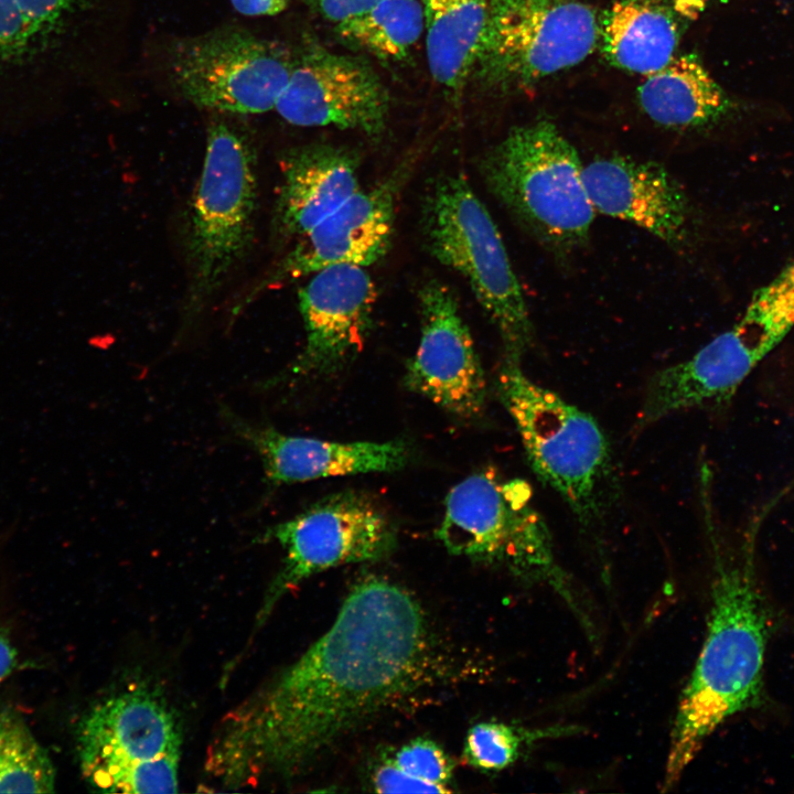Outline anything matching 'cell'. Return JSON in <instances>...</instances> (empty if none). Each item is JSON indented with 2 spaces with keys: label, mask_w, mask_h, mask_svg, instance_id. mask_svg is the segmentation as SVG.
<instances>
[{
  "label": "cell",
  "mask_w": 794,
  "mask_h": 794,
  "mask_svg": "<svg viewBox=\"0 0 794 794\" xmlns=\"http://www.w3.org/2000/svg\"><path fill=\"white\" fill-rule=\"evenodd\" d=\"M407 167L368 190H357L335 212L298 238L294 247L251 290L245 301L279 283L336 265L368 266L388 251L397 195Z\"/></svg>",
  "instance_id": "5bb4252c"
},
{
  "label": "cell",
  "mask_w": 794,
  "mask_h": 794,
  "mask_svg": "<svg viewBox=\"0 0 794 794\" xmlns=\"http://www.w3.org/2000/svg\"><path fill=\"white\" fill-rule=\"evenodd\" d=\"M425 31L420 0H382L335 24L340 41L384 62L405 61Z\"/></svg>",
  "instance_id": "cb8c5ba5"
},
{
  "label": "cell",
  "mask_w": 794,
  "mask_h": 794,
  "mask_svg": "<svg viewBox=\"0 0 794 794\" xmlns=\"http://www.w3.org/2000/svg\"><path fill=\"white\" fill-rule=\"evenodd\" d=\"M521 361L503 357L498 397L534 473L582 525H591L603 514V491L612 473L610 443L593 416L530 379Z\"/></svg>",
  "instance_id": "277c9868"
},
{
  "label": "cell",
  "mask_w": 794,
  "mask_h": 794,
  "mask_svg": "<svg viewBox=\"0 0 794 794\" xmlns=\"http://www.w3.org/2000/svg\"><path fill=\"white\" fill-rule=\"evenodd\" d=\"M794 328V259L752 294L742 316L688 360L651 378L639 412L646 426L730 397Z\"/></svg>",
  "instance_id": "ba28073f"
},
{
  "label": "cell",
  "mask_w": 794,
  "mask_h": 794,
  "mask_svg": "<svg viewBox=\"0 0 794 794\" xmlns=\"http://www.w3.org/2000/svg\"><path fill=\"white\" fill-rule=\"evenodd\" d=\"M89 1L0 0V71L42 56Z\"/></svg>",
  "instance_id": "603a6c76"
},
{
  "label": "cell",
  "mask_w": 794,
  "mask_h": 794,
  "mask_svg": "<svg viewBox=\"0 0 794 794\" xmlns=\"http://www.w3.org/2000/svg\"><path fill=\"white\" fill-rule=\"evenodd\" d=\"M491 0H420L427 61L433 81L459 99L472 79Z\"/></svg>",
  "instance_id": "7402d4cb"
},
{
  "label": "cell",
  "mask_w": 794,
  "mask_h": 794,
  "mask_svg": "<svg viewBox=\"0 0 794 794\" xmlns=\"http://www.w3.org/2000/svg\"><path fill=\"white\" fill-rule=\"evenodd\" d=\"M56 772L24 718L0 705V793H52Z\"/></svg>",
  "instance_id": "d4e9b609"
},
{
  "label": "cell",
  "mask_w": 794,
  "mask_h": 794,
  "mask_svg": "<svg viewBox=\"0 0 794 794\" xmlns=\"http://www.w3.org/2000/svg\"><path fill=\"white\" fill-rule=\"evenodd\" d=\"M290 0H230L233 8L247 17H268L282 12Z\"/></svg>",
  "instance_id": "f546056e"
},
{
  "label": "cell",
  "mask_w": 794,
  "mask_h": 794,
  "mask_svg": "<svg viewBox=\"0 0 794 794\" xmlns=\"http://www.w3.org/2000/svg\"><path fill=\"white\" fill-rule=\"evenodd\" d=\"M713 550L707 635L682 693L670 731L663 788H672L705 740L728 718L759 705L770 616L755 582L752 528L742 556L727 555L708 527Z\"/></svg>",
  "instance_id": "7a4b0ae2"
},
{
  "label": "cell",
  "mask_w": 794,
  "mask_h": 794,
  "mask_svg": "<svg viewBox=\"0 0 794 794\" xmlns=\"http://www.w3.org/2000/svg\"><path fill=\"white\" fill-rule=\"evenodd\" d=\"M182 740L165 698L142 685L97 701L76 729L82 775L107 793L178 792Z\"/></svg>",
  "instance_id": "52a82bcc"
},
{
  "label": "cell",
  "mask_w": 794,
  "mask_h": 794,
  "mask_svg": "<svg viewBox=\"0 0 794 794\" xmlns=\"http://www.w3.org/2000/svg\"><path fill=\"white\" fill-rule=\"evenodd\" d=\"M582 170L575 147L547 120L513 128L480 163L491 193L557 255L589 240L596 210Z\"/></svg>",
  "instance_id": "3957f363"
},
{
  "label": "cell",
  "mask_w": 794,
  "mask_h": 794,
  "mask_svg": "<svg viewBox=\"0 0 794 794\" xmlns=\"http://www.w3.org/2000/svg\"><path fill=\"white\" fill-rule=\"evenodd\" d=\"M423 235L431 255L460 273L497 329L504 356L532 346L534 326L500 232L460 173L437 178L423 203Z\"/></svg>",
  "instance_id": "8992f818"
},
{
  "label": "cell",
  "mask_w": 794,
  "mask_h": 794,
  "mask_svg": "<svg viewBox=\"0 0 794 794\" xmlns=\"http://www.w3.org/2000/svg\"><path fill=\"white\" fill-rule=\"evenodd\" d=\"M680 21L662 0H620L600 19L601 51L613 66L648 75L676 55Z\"/></svg>",
  "instance_id": "44dd1931"
},
{
  "label": "cell",
  "mask_w": 794,
  "mask_h": 794,
  "mask_svg": "<svg viewBox=\"0 0 794 794\" xmlns=\"http://www.w3.org/2000/svg\"><path fill=\"white\" fill-rule=\"evenodd\" d=\"M418 602L378 578L357 583L336 620L298 661L229 710L207 747L222 788L300 773L339 738L418 686L432 662Z\"/></svg>",
  "instance_id": "6da1fadb"
},
{
  "label": "cell",
  "mask_w": 794,
  "mask_h": 794,
  "mask_svg": "<svg viewBox=\"0 0 794 794\" xmlns=\"http://www.w3.org/2000/svg\"><path fill=\"white\" fill-rule=\"evenodd\" d=\"M233 433L259 455L269 486L314 479L391 472L407 462L403 442H335L290 436L222 411Z\"/></svg>",
  "instance_id": "ac0fdd59"
},
{
  "label": "cell",
  "mask_w": 794,
  "mask_h": 794,
  "mask_svg": "<svg viewBox=\"0 0 794 794\" xmlns=\"http://www.w3.org/2000/svg\"><path fill=\"white\" fill-rule=\"evenodd\" d=\"M389 108L388 90L365 60L311 42L293 56L288 83L275 107L294 126H333L371 138L385 131Z\"/></svg>",
  "instance_id": "4fadbf2b"
},
{
  "label": "cell",
  "mask_w": 794,
  "mask_h": 794,
  "mask_svg": "<svg viewBox=\"0 0 794 794\" xmlns=\"http://www.w3.org/2000/svg\"><path fill=\"white\" fill-rule=\"evenodd\" d=\"M261 538L278 543L285 557L256 614L255 631L307 578L331 567L382 559L396 545L388 516L368 496L355 492L328 496L268 528Z\"/></svg>",
  "instance_id": "7c38bea8"
},
{
  "label": "cell",
  "mask_w": 794,
  "mask_h": 794,
  "mask_svg": "<svg viewBox=\"0 0 794 794\" xmlns=\"http://www.w3.org/2000/svg\"><path fill=\"white\" fill-rule=\"evenodd\" d=\"M382 0H308L323 19L334 24L354 18Z\"/></svg>",
  "instance_id": "f1b7e54d"
},
{
  "label": "cell",
  "mask_w": 794,
  "mask_h": 794,
  "mask_svg": "<svg viewBox=\"0 0 794 794\" xmlns=\"http://www.w3.org/2000/svg\"><path fill=\"white\" fill-rule=\"evenodd\" d=\"M641 108L655 124L699 131L728 118L734 104L694 54L675 56L645 75L637 87Z\"/></svg>",
  "instance_id": "ffe728a7"
},
{
  "label": "cell",
  "mask_w": 794,
  "mask_h": 794,
  "mask_svg": "<svg viewBox=\"0 0 794 794\" xmlns=\"http://www.w3.org/2000/svg\"><path fill=\"white\" fill-rule=\"evenodd\" d=\"M582 178L596 212L631 222L674 249L688 245L691 204L663 165L622 155L601 157L583 167Z\"/></svg>",
  "instance_id": "e0dca14e"
},
{
  "label": "cell",
  "mask_w": 794,
  "mask_h": 794,
  "mask_svg": "<svg viewBox=\"0 0 794 794\" xmlns=\"http://www.w3.org/2000/svg\"><path fill=\"white\" fill-rule=\"evenodd\" d=\"M437 536L450 554L498 565L523 580L546 584L580 611L525 481L505 479L492 469L465 478L446 497Z\"/></svg>",
  "instance_id": "5b68a950"
},
{
  "label": "cell",
  "mask_w": 794,
  "mask_h": 794,
  "mask_svg": "<svg viewBox=\"0 0 794 794\" xmlns=\"http://www.w3.org/2000/svg\"><path fill=\"white\" fill-rule=\"evenodd\" d=\"M421 331L406 385L461 418L484 408L486 382L470 330L450 288L437 280L419 290Z\"/></svg>",
  "instance_id": "9a60e30c"
},
{
  "label": "cell",
  "mask_w": 794,
  "mask_h": 794,
  "mask_svg": "<svg viewBox=\"0 0 794 794\" xmlns=\"http://www.w3.org/2000/svg\"><path fill=\"white\" fill-rule=\"evenodd\" d=\"M273 210L280 238H299L335 212L357 190L358 158L344 147L313 142L286 151Z\"/></svg>",
  "instance_id": "d6986e66"
},
{
  "label": "cell",
  "mask_w": 794,
  "mask_h": 794,
  "mask_svg": "<svg viewBox=\"0 0 794 794\" xmlns=\"http://www.w3.org/2000/svg\"><path fill=\"white\" fill-rule=\"evenodd\" d=\"M255 152L223 120L207 128L202 173L186 233L187 309L205 305L246 256L254 239L257 198Z\"/></svg>",
  "instance_id": "9c48e42d"
},
{
  "label": "cell",
  "mask_w": 794,
  "mask_h": 794,
  "mask_svg": "<svg viewBox=\"0 0 794 794\" xmlns=\"http://www.w3.org/2000/svg\"><path fill=\"white\" fill-rule=\"evenodd\" d=\"M372 785L379 793H448V787L428 783L405 772L389 758L375 768Z\"/></svg>",
  "instance_id": "83f0119b"
},
{
  "label": "cell",
  "mask_w": 794,
  "mask_h": 794,
  "mask_svg": "<svg viewBox=\"0 0 794 794\" xmlns=\"http://www.w3.org/2000/svg\"><path fill=\"white\" fill-rule=\"evenodd\" d=\"M600 20L579 0H491L472 79L522 89L576 66L596 49Z\"/></svg>",
  "instance_id": "30bf717a"
},
{
  "label": "cell",
  "mask_w": 794,
  "mask_h": 794,
  "mask_svg": "<svg viewBox=\"0 0 794 794\" xmlns=\"http://www.w3.org/2000/svg\"><path fill=\"white\" fill-rule=\"evenodd\" d=\"M389 759L405 772L431 784L447 787L452 779V761L431 740H412L399 748Z\"/></svg>",
  "instance_id": "4316f807"
},
{
  "label": "cell",
  "mask_w": 794,
  "mask_h": 794,
  "mask_svg": "<svg viewBox=\"0 0 794 794\" xmlns=\"http://www.w3.org/2000/svg\"><path fill=\"white\" fill-rule=\"evenodd\" d=\"M15 664V648L9 637L0 631V683L11 674Z\"/></svg>",
  "instance_id": "4dcf8cb0"
},
{
  "label": "cell",
  "mask_w": 794,
  "mask_h": 794,
  "mask_svg": "<svg viewBox=\"0 0 794 794\" xmlns=\"http://www.w3.org/2000/svg\"><path fill=\"white\" fill-rule=\"evenodd\" d=\"M572 725L523 728L504 722L485 721L468 732L463 754L466 762L483 771H498L513 764L523 748L537 741L558 739L579 733Z\"/></svg>",
  "instance_id": "484cf974"
},
{
  "label": "cell",
  "mask_w": 794,
  "mask_h": 794,
  "mask_svg": "<svg viewBox=\"0 0 794 794\" xmlns=\"http://www.w3.org/2000/svg\"><path fill=\"white\" fill-rule=\"evenodd\" d=\"M168 61L170 79L186 100L229 114L275 109L293 65L282 44L238 26L178 40Z\"/></svg>",
  "instance_id": "8fae6325"
},
{
  "label": "cell",
  "mask_w": 794,
  "mask_h": 794,
  "mask_svg": "<svg viewBox=\"0 0 794 794\" xmlns=\"http://www.w3.org/2000/svg\"><path fill=\"white\" fill-rule=\"evenodd\" d=\"M305 343L286 377L326 375L362 350L377 298L362 266L336 265L312 273L298 292Z\"/></svg>",
  "instance_id": "2e32d148"
}]
</instances>
